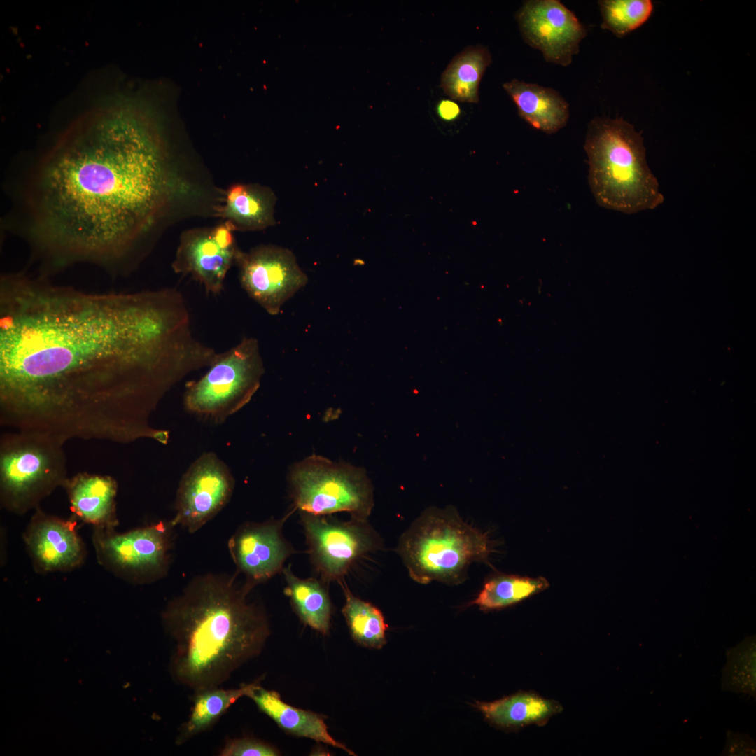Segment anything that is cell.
<instances>
[{
	"label": "cell",
	"mask_w": 756,
	"mask_h": 756,
	"mask_svg": "<svg viewBox=\"0 0 756 756\" xmlns=\"http://www.w3.org/2000/svg\"><path fill=\"white\" fill-rule=\"evenodd\" d=\"M216 351L194 335L174 288L88 293L23 273L0 281V421L65 442L121 444L169 432L164 396Z\"/></svg>",
	"instance_id": "obj_1"
},
{
	"label": "cell",
	"mask_w": 756,
	"mask_h": 756,
	"mask_svg": "<svg viewBox=\"0 0 756 756\" xmlns=\"http://www.w3.org/2000/svg\"><path fill=\"white\" fill-rule=\"evenodd\" d=\"M181 183L150 118L132 106L109 107L71 129L37 171L36 245L56 265H113Z\"/></svg>",
	"instance_id": "obj_2"
},
{
	"label": "cell",
	"mask_w": 756,
	"mask_h": 756,
	"mask_svg": "<svg viewBox=\"0 0 756 756\" xmlns=\"http://www.w3.org/2000/svg\"><path fill=\"white\" fill-rule=\"evenodd\" d=\"M251 587L236 576L206 573L194 578L162 612L173 643L172 680L194 692L220 687L262 651L270 624L261 607L249 603Z\"/></svg>",
	"instance_id": "obj_3"
},
{
	"label": "cell",
	"mask_w": 756,
	"mask_h": 756,
	"mask_svg": "<svg viewBox=\"0 0 756 756\" xmlns=\"http://www.w3.org/2000/svg\"><path fill=\"white\" fill-rule=\"evenodd\" d=\"M584 148L589 185L599 206L631 214L663 203L641 133L631 124L622 118H594L588 125Z\"/></svg>",
	"instance_id": "obj_4"
},
{
	"label": "cell",
	"mask_w": 756,
	"mask_h": 756,
	"mask_svg": "<svg viewBox=\"0 0 756 756\" xmlns=\"http://www.w3.org/2000/svg\"><path fill=\"white\" fill-rule=\"evenodd\" d=\"M486 534L466 524L453 507L426 510L399 540L397 552L420 584H457L474 561L491 552Z\"/></svg>",
	"instance_id": "obj_5"
},
{
	"label": "cell",
	"mask_w": 756,
	"mask_h": 756,
	"mask_svg": "<svg viewBox=\"0 0 756 756\" xmlns=\"http://www.w3.org/2000/svg\"><path fill=\"white\" fill-rule=\"evenodd\" d=\"M64 442L46 433L18 430L0 442V501L8 512L24 514L67 480Z\"/></svg>",
	"instance_id": "obj_6"
},
{
	"label": "cell",
	"mask_w": 756,
	"mask_h": 756,
	"mask_svg": "<svg viewBox=\"0 0 756 756\" xmlns=\"http://www.w3.org/2000/svg\"><path fill=\"white\" fill-rule=\"evenodd\" d=\"M289 493L294 508L316 515L349 512L368 519L374 507V489L366 470L325 456L310 455L288 470Z\"/></svg>",
	"instance_id": "obj_7"
},
{
	"label": "cell",
	"mask_w": 756,
	"mask_h": 756,
	"mask_svg": "<svg viewBox=\"0 0 756 756\" xmlns=\"http://www.w3.org/2000/svg\"><path fill=\"white\" fill-rule=\"evenodd\" d=\"M264 372L258 340L245 337L220 353L200 379L186 384L184 408L202 420L223 423L251 401Z\"/></svg>",
	"instance_id": "obj_8"
},
{
	"label": "cell",
	"mask_w": 756,
	"mask_h": 756,
	"mask_svg": "<svg viewBox=\"0 0 756 756\" xmlns=\"http://www.w3.org/2000/svg\"><path fill=\"white\" fill-rule=\"evenodd\" d=\"M174 526L170 521L124 533L94 528L92 540L97 562L131 583L155 582L168 573Z\"/></svg>",
	"instance_id": "obj_9"
},
{
	"label": "cell",
	"mask_w": 756,
	"mask_h": 756,
	"mask_svg": "<svg viewBox=\"0 0 756 756\" xmlns=\"http://www.w3.org/2000/svg\"><path fill=\"white\" fill-rule=\"evenodd\" d=\"M300 516L311 561L323 581L340 582L357 559L382 545L368 519L340 521L304 512Z\"/></svg>",
	"instance_id": "obj_10"
},
{
	"label": "cell",
	"mask_w": 756,
	"mask_h": 756,
	"mask_svg": "<svg viewBox=\"0 0 756 756\" xmlns=\"http://www.w3.org/2000/svg\"><path fill=\"white\" fill-rule=\"evenodd\" d=\"M234 484L231 471L215 453H203L180 480L173 524L195 533L228 503Z\"/></svg>",
	"instance_id": "obj_11"
},
{
	"label": "cell",
	"mask_w": 756,
	"mask_h": 756,
	"mask_svg": "<svg viewBox=\"0 0 756 756\" xmlns=\"http://www.w3.org/2000/svg\"><path fill=\"white\" fill-rule=\"evenodd\" d=\"M236 264L242 288L271 315L278 314L308 281L293 252L281 246L261 245L241 251Z\"/></svg>",
	"instance_id": "obj_12"
},
{
	"label": "cell",
	"mask_w": 756,
	"mask_h": 756,
	"mask_svg": "<svg viewBox=\"0 0 756 756\" xmlns=\"http://www.w3.org/2000/svg\"><path fill=\"white\" fill-rule=\"evenodd\" d=\"M515 18L524 41L541 52L545 61L567 66L578 54L587 30L558 0H528Z\"/></svg>",
	"instance_id": "obj_13"
},
{
	"label": "cell",
	"mask_w": 756,
	"mask_h": 756,
	"mask_svg": "<svg viewBox=\"0 0 756 756\" xmlns=\"http://www.w3.org/2000/svg\"><path fill=\"white\" fill-rule=\"evenodd\" d=\"M234 230L233 226L225 221L214 227L184 232L172 265L174 272L190 274L208 293H220L226 275L241 252Z\"/></svg>",
	"instance_id": "obj_14"
},
{
	"label": "cell",
	"mask_w": 756,
	"mask_h": 756,
	"mask_svg": "<svg viewBox=\"0 0 756 756\" xmlns=\"http://www.w3.org/2000/svg\"><path fill=\"white\" fill-rule=\"evenodd\" d=\"M294 510L281 519L244 523L230 538L227 546L237 573L245 576V583L250 587L283 572L286 560L295 553L282 533L284 523Z\"/></svg>",
	"instance_id": "obj_15"
},
{
	"label": "cell",
	"mask_w": 756,
	"mask_h": 756,
	"mask_svg": "<svg viewBox=\"0 0 756 756\" xmlns=\"http://www.w3.org/2000/svg\"><path fill=\"white\" fill-rule=\"evenodd\" d=\"M76 525L74 517L64 519L36 508L23 533L36 572L71 571L84 563L87 551Z\"/></svg>",
	"instance_id": "obj_16"
},
{
	"label": "cell",
	"mask_w": 756,
	"mask_h": 756,
	"mask_svg": "<svg viewBox=\"0 0 756 756\" xmlns=\"http://www.w3.org/2000/svg\"><path fill=\"white\" fill-rule=\"evenodd\" d=\"M76 520L93 528H115L118 485L110 476L79 473L68 478L63 486Z\"/></svg>",
	"instance_id": "obj_17"
},
{
	"label": "cell",
	"mask_w": 756,
	"mask_h": 756,
	"mask_svg": "<svg viewBox=\"0 0 756 756\" xmlns=\"http://www.w3.org/2000/svg\"><path fill=\"white\" fill-rule=\"evenodd\" d=\"M503 86L516 105L519 115L533 127L553 134L566 125L569 106L554 89L518 79Z\"/></svg>",
	"instance_id": "obj_18"
},
{
	"label": "cell",
	"mask_w": 756,
	"mask_h": 756,
	"mask_svg": "<svg viewBox=\"0 0 756 756\" xmlns=\"http://www.w3.org/2000/svg\"><path fill=\"white\" fill-rule=\"evenodd\" d=\"M248 697L255 702L260 711L269 716L286 732L298 737L310 738L354 755L344 745L331 736L322 715L286 704L282 701L277 692L263 688L260 685L259 681L253 687Z\"/></svg>",
	"instance_id": "obj_19"
},
{
	"label": "cell",
	"mask_w": 756,
	"mask_h": 756,
	"mask_svg": "<svg viewBox=\"0 0 756 756\" xmlns=\"http://www.w3.org/2000/svg\"><path fill=\"white\" fill-rule=\"evenodd\" d=\"M276 197L268 187L234 184L225 192L220 215L239 230H260L275 223Z\"/></svg>",
	"instance_id": "obj_20"
},
{
	"label": "cell",
	"mask_w": 756,
	"mask_h": 756,
	"mask_svg": "<svg viewBox=\"0 0 756 756\" xmlns=\"http://www.w3.org/2000/svg\"><path fill=\"white\" fill-rule=\"evenodd\" d=\"M491 61L486 47L466 48L453 58L442 73L440 87L454 100L478 103L479 83Z\"/></svg>",
	"instance_id": "obj_21"
},
{
	"label": "cell",
	"mask_w": 756,
	"mask_h": 756,
	"mask_svg": "<svg viewBox=\"0 0 756 756\" xmlns=\"http://www.w3.org/2000/svg\"><path fill=\"white\" fill-rule=\"evenodd\" d=\"M284 592L295 612L306 625L325 635L330 626L332 605L327 588L314 578L296 576L289 565L283 570Z\"/></svg>",
	"instance_id": "obj_22"
},
{
	"label": "cell",
	"mask_w": 756,
	"mask_h": 756,
	"mask_svg": "<svg viewBox=\"0 0 756 756\" xmlns=\"http://www.w3.org/2000/svg\"><path fill=\"white\" fill-rule=\"evenodd\" d=\"M258 682L244 684L234 689L214 687L194 692L190 713L179 729L176 743L183 744L210 729L237 700L244 696H248Z\"/></svg>",
	"instance_id": "obj_23"
},
{
	"label": "cell",
	"mask_w": 756,
	"mask_h": 756,
	"mask_svg": "<svg viewBox=\"0 0 756 756\" xmlns=\"http://www.w3.org/2000/svg\"><path fill=\"white\" fill-rule=\"evenodd\" d=\"M477 708L490 721L504 727L538 723L548 719L560 708L551 701L528 693L490 703H478Z\"/></svg>",
	"instance_id": "obj_24"
},
{
	"label": "cell",
	"mask_w": 756,
	"mask_h": 756,
	"mask_svg": "<svg viewBox=\"0 0 756 756\" xmlns=\"http://www.w3.org/2000/svg\"><path fill=\"white\" fill-rule=\"evenodd\" d=\"M549 586L548 581L542 577L499 574L485 582L471 603L485 610L502 608L522 601Z\"/></svg>",
	"instance_id": "obj_25"
},
{
	"label": "cell",
	"mask_w": 756,
	"mask_h": 756,
	"mask_svg": "<svg viewBox=\"0 0 756 756\" xmlns=\"http://www.w3.org/2000/svg\"><path fill=\"white\" fill-rule=\"evenodd\" d=\"M341 584L345 596L342 612L352 638L363 646L381 648L386 644L387 629L382 612L371 603L355 596L344 582Z\"/></svg>",
	"instance_id": "obj_26"
},
{
	"label": "cell",
	"mask_w": 756,
	"mask_h": 756,
	"mask_svg": "<svg viewBox=\"0 0 756 756\" xmlns=\"http://www.w3.org/2000/svg\"><path fill=\"white\" fill-rule=\"evenodd\" d=\"M598 6L603 19L601 28L622 38L645 24L654 4L650 0H602Z\"/></svg>",
	"instance_id": "obj_27"
},
{
	"label": "cell",
	"mask_w": 756,
	"mask_h": 756,
	"mask_svg": "<svg viewBox=\"0 0 756 756\" xmlns=\"http://www.w3.org/2000/svg\"><path fill=\"white\" fill-rule=\"evenodd\" d=\"M722 688L755 696V638H747L727 653Z\"/></svg>",
	"instance_id": "obj_28"
},
{
	"label": "cell",
	"mask_w": 756,
	"mask_h": 756,
	"mask_svg": "<svg viewBox=\"0 0 756 756\" xmlns=\"http://www.w3.org/2000/svg\"><path fill=\"white\" fill-rule=\"evenodd\" d=\"M222 756H276L279 751L263 741L248 737L228 740L222 750Z\"/></svg>",
	"instance_id": "obj_29"
},
{
	"label": "cell",
	"mask_w": 756,
	"mask_h": 756,
	"mask_svg": "<svg viewBox=\"0 0 756 756\" xmlns=\"http://www.w3.org/2000/svg\"><path fill=\"white\" fill-rule=\"evenodd\" d=\"M755 741L748 734L729 732L722 755H755Z\"/></svg>",
	"instance_id": "obj_30"
},
{
	"label": "cell",
	"mask_w": 756,
	"mask_h": 756,
	"mask_svg": "<svg viewBox=\"0 0 756 756\" xmlns=\"http://www.w3.org/2000/svg\"><path fill=\"white\" fill-rule=\"evenodd\" d=\"M436 113L443 121L453 122L460 116L461 108L451 99H441L436 105Z\"/></svg>",
	"instance_id": "obj_31"
}]
</instances>
